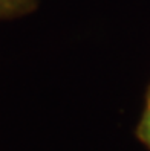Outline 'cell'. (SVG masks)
Masks as SVG:
<instances>
[{
	"instance_id": "cell-1",
	"label": "cell",
	"mask_w": 150,
	"mask_h": 151,
	"mask_svg": "<svg viewBox=\"0 0 150 151\" xmlns=\"http://www.w3.org/2000/svg\"><path fill=\"white\" fill-rule=\"evenodd\" d=\"M32 0H0V19L22 14L29 8Z\"/></svg>"
},
{
	"instance_id": "cell-2",
	"label": "cell",
	"mask_w": 150,
	"mask_h": 151,
	"mask_svg": "<svg viewBox=\"0 0 150 151\" xmlns=\"http://www.w3.org/2000/svg\"><path fill=\"white\" fill-rule=\"evenodd\" d=\"M141 134H143V139L150 145V109H149L147 114L144 116L143 125H141Z\"/></svg>"
}]
</instances>
